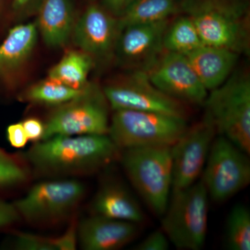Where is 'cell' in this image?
Masks as SVG:
<instances>
[{
    "label": "cell",
    "mask_w": 250,
    "mask_h": 250,
    "mask_svg": "<svg viewBox=\"0 0 250 250\" xmlns=\"http://www.w3.org/2000/svg\"><path fill=\"white\" fill-rule=\"evenodd\" d=\"M121 150L108 135L57 136L34 143L23 157L41 178L92 175L119 160Z\"/></svg>",
    "instance_id": "cell-1"
},
{
    "label": "cell",
    "mask_w": 250,
    "mask_h": 250,
    "mask_svg": "<svg viewBox=\"0 0 250 250\" xmlns=\"http://www.w3.org/2000/svg\"><path fill=\"white\" fill-rule=\"evenodd\" d=\"M204 45L223 47L238 54L250 48L248 4L242 0H182Z\"/></svg>",
    "instance_id": "cell-2"
},
{
    "label": "cell",
    "mask_w": 250,
    "mask_h": 250,
    "mask_svg": "<svg viewBox=\"0 0 250 250\" xmlns=\"http://www.w3.org/2000/svg\"><path fill=\"white\" fill-rule=\"evenodd\" d=\"M86 188L76 178L46 179L14 202L21 220L39 228L70 221L84 198Z\"/></svg>",
    "instance_id": "cell-3"
},
{
    "label": "cell",
    "mask_w": 250,
    "mask_h": 250,
    "mask_svg": "<svg viewBox=\"0 0 250 250\" xmlns=\"http://www.w3.org/2000/svg\"><path fill=\"white\" fill-rule=\"evenodd\" d=\"M203 106L205 116L214 125L217 134L250 154V79L235 72L218 88L210 90Z\"/></svg>",
    "instance_id": "cell-4"
},
{
    "label": "cell",
    "mask_w": 250,
    "mask_h": 250,
    "mask_svg": "<svg viewBox=\"0 0 250 250\" xmlns=\"http://www.w3.org/2000/svg\"><path fill=\"white\" fill-rule=\"evenodd\" d=\"M119 160L130 182L149 209L162 216L172 190L171 147L123 149Z\"/></svg>",
    "instance_id": "cell-5"
},
{
    "label": "cell",
    "mask_w": 250,
    "mask_h": 250,
    "mask_svg": "<svg viewBox=\"0 0 250 250\" xmlns=\"http://www.w3.org/2000/svg\"><path fill=\"white\" fill-rule=\"evenodd\" d=\"M208 192L200 179L190 187L172 190L161 218V229L180 250H199L208 230Z\"/></svg>",
    "instance_id": "cell-6"
},
{
    "label": "cell",
    "mask_w": 250,
    "mask_h": 250,
    "mask_svg": "<svg viewBox=\"0 0 250 250\" xmlns=\"http://www.w3.org/2000/svg\"><path fill=\"white\" fill-rule=\"evenodd\" d=\"M108 136L120 149L172 147L187 131V120L156 112L116 110Z\"/></svg>",
    "instance_id": "cell-7"
},
{
    "label": "cell",
    "mask_w": 250,
    "mask_h": 250,
    "mask_svg": "<svg viewBox=\"0 0 250 250\" xmlns=\"http://www.w3.org/2000/svg\"><path fill=\"white\" fill-rule=\"evenodd\" d=\"M108 106L103 90L89 84L80 96L56 106L49 113L44 123L42 140L57 136L108 135Z\"/></svg>",
    "instance_id": "cell-8"
},
{
    "label": "cell",
    "mask_w": 250,
    "mask_h": 250,
    "mask_svg": "<svg viewBox=\"0 0 250 250\" xmlns=\"http://www.w3.org/2000/svg\"><path fill=\"white\" fill-rule=\"evenodd\" d=\"M249 156L224 136L215 138L201 179L213 201H227L249 185Z\"/></svg>",
    "instance_id": "cell-9"
},
{
    "label": "cell",
    "mask_w": 250,
    "mask_h": 250,
    "mask_svg": "<svg viewBox=\"0 0 250 250\" xmlns=\"http://www.w3.org/2000/svg\"><path fill=\"white\" fill-rule=\"evenodd\" d=\"M103 93L113 110L156 112L187 120V104L171 98L151 83L146 72L135 70L125 80L110 83Z\"/></svg>",
    "instance_id": "cell-10"
},
{
    "label": "cell",
    "mask_w": 250,
    "mask_h": 250,
    "mask_svg": "<svg viewBox=\"0 0 250 250\" xmlns=\"http://www.w3.org/2000/svg\"><path fill=\"white\" fill-rule=\"evenodd\" d=\"M217 132L208 117L188 127L171 147L172 190H181L196 182L202 174Z\"/></svg>",
    "instance_id": "cell-11"
},
{
    "label": "cell",
    "mask_w": 250,
    "mask_h": 250,
    "mask_svg": "<svg viewBox=\"0 0 250 250\" xmlns=\"http://www.w3.org/2000/svg\"><path fill=\"white\" fill-rule=\"evenodd\" d=\"M143 72L158 89L187 104L203 105L208 95L184 54L166 52Z\"/></svg>",
    "instance_id": "cell-12"
},
{
    "label": "cell",
    "mask_w": 250,
    "mask_h": 250,
    "mask_svg": "<svg viewBox=\"0 0 250 250\" xmlns=\"http://www.w3.org/2000/svg\"><path fill=\"white\" fill-rule=\"evenodd\" d=\"M169 23L167 19L123 28L115 47L119 59L136 70H147L164 51L163 38Z\"/></svg>",
    "instance_id": "cell-13"
},
{
    "label": "cell",
    "mask_w": 250,
    "mask_h": 250,
    "mask_svg": "<svg viewBox=\"0 0 250 250\" xmlns=\"http://www.w3.org/2000/svg\"><path fill=\"white\" fill-rule=\"evenodd\" d=\"M118 18L98 5H90L75 22L72 37L83 52L104 57L115 49L119 35Z\"/></svg>",
    "instance_id": "cell-14"
},
{
    "label": "cell",
    "mask_w": 250,
    "mask_h": 250,
    "mask_svg": "<svg viewBox=\"0 0 250 250\" xmlns=\"http://www.w3.org/2000/svg\"><path fill=\"white\" fill-rule=\"evenodd\" d=\"M139 224L90 214L77 225V244L84 250H117L135 239Z\"/></svg>",
    "instance_id": "cell-15"
},
{
    "label": "cell",
    "mask_w": 250,
    "mask_h": 250,
    "mask_svg": "<svg viewBox=\"0 0 250 250\" xmlns=\"http://www.w3.org/2000/svg\"><path fill=\"white\" fill-rule=\"evenodd\" d=\"M73 0H41L36 22L46 45L52 48L66 45L75 26Z\"/></svg>",
    "instance_id": "cell-16"
},
{
    "label": "cell",
    "mask_w": 250,
    "mask_h": 250,
    "mask_svg": "<svg viewBox=\"0 0 250 250\" xmlns=\"http://www.w3.org/2000/svg\"><path fill=\"white\" fill-rule=\"evenodd\" d=\"M91 214L139 224L145 219L141 206L129 189L118 181H106L90 203Z\"/></svg>",
    "instance_id": "cell-17"
},
{
    "label": "cell",
    "mask_w": 250,
    "mask_h": 250,
    "mask_svg": "<svg viewBox=\"0 0 250 250\" xmlns=\"http://www.w3.org/2000/svg\"><path fill=\"white\" fill-rule=\"evenodd\" d=\"M184 55L208 91L228 80L239 54L223 47L203 45Z\"/></svg>",
    "instance_id": "cell-18"
},
{
    "label": "cell",
    "mask_w": 250,
    "mask_h": 250,
    "mask_svg": "<svg viewBox=\"0 0 250 250\" xmlns=\"http://www.w3.org/2000/svg\"><path fill=\"white\" fill-rule=\"evenodd\" d=\"M38 34L36 23L19 24L10 29L0 45V77L15 71L27 62L37 42Z\"/></svg>",
    "instance_id": "cell-19"
},
{
    "label": "cell",
    "mask_w": 250,
    "mask_h": 250,
    "mask_svg": "<svg viewBox=\"0 0 250 250\" xmlns=\"http://www.w3.org/2000/svg\"><path fill=\"white\" fill-rule=\"evenodd\" d=\"M180 9L177 0H135L118 18L120 31L133 24L165 21Z\"/></svg>",
    "instance_id": "cell-20"
},
{
    "label": "cell",
    "mask_w": 250,
    "mask_h": 250,
    "mask_svg": "<svg viewBox=\"0 0 250 250\" xmlns=\"http://www.w3.org/2000/svg\"><path fill=\"white\" fill-rule=\"evenodd\" d=\"M93 62L91 56L83 51H69L50 69L48 78L72 88H84Z\"/></svg>",
    "instance_id": "cell-21"
},
{
    "label": "cell",
    "mask_w": 250,
    "mask_h": 250,
    "mask_svg": "<svg viewBox=\"0 0 250 250\" xmlns=\"http://www.w3.org/2000/svg\"><path fill=\"white\" fill-rule=\"evenodd\" d=\"M90 83L82 88H74L51 79L42 81L24 90L20 100L46 106H60L82 95Z\"/></svg>",
    "instance_id": "cell-22"
},
{
    "label": "cell",
    "mask_w": 250,
    "mask_h": 250,
    "mask_svg": "<svg viewBox=\"0 0 250 250\" xmlns=\"http://www.w3.org/2000/svg\"><path fill=\"white\" fill-rule=\"evenodd\" d=\"M76 216L69 222L66 231L59 236H45L35 233L16 231L14 234V249L18 250H74L77 247Z\"/></svg>",
    "instance_id": "cell-23"
},
{
    "label": "cell",
    "mask_w": 250,
    "mask_h": 250,
    "mask_svg": "<svg viewBox=\"0 0 250 250\" xmlns=\"http://www.w3.org/2000/svg\"><path fill=\"white\" fill-rule=\"evenodd\" d=\"M203 45L195 24L187 15L169 24L163 38L166 52L187 54Z\"/></svg>",
    "instance_id": "cell-24"
},
{
    "label": "cell",
    "mask_w": 250,
    "mask_h": 250,
    "mask_svg": "<svg viewBox=\"0 0 250 250\" xmlns=\"http://www.w3.org/2000/svg\"><path fill=\"white\" fill-rule=\"evenodd\" d=\"M225 244L229 250H250V212L246 206L236 205L229 213Z\"/></svg>",
    "instance_id": "cell-25"
},
{
    "label": "cell",
    "mask_w": 250,
    "mask_h": 250,
    "mask_svg": "<svg viewBox=\"0 0 250 250\" xmlns=\"http://www.w3.org/2000/svg\"><path fill=\"white\" fill-rule=\"evenodd\" d=\"M32 173L22 155L8 153L0 147V190L27 183Z\"/></svg>",
    "instance_id": "cell-26"
},
{
    "label": "cell",
    "mask_w": 250,
    "mask_h": 250,
    "mask_svg": "<svg viewBox=\"0 0 250 250\" xmlns=\"http://www.w3.org/2000/svg\"><path fill=\"white\" fill-rule=\"evenodd\" d=\"M169 241L162 229L156 230L148 235L146 238L134 247L136 250H167Z\"/></svg>",
    "instance_id": "cell-27"
},
{
    "label": "cell",
    "mask_w": 250,
    "mask_h": 250,
    "mask_svg": "<svg viewBox=\"0 0 250 250\" xmlns=\"http://www.w3.org/2000/svg\"><path fill=\"white\" fill-rule=\"evenodd\" d=\"M21 221L14 204L0 198V229L11 228Z\"/></svg>",
    "instance_id": "cell-28"
},
{
    "label": "cell",
    "mask_w": 250,
    "mask_h": 250,
    "mask_svg": "<svg viewBox=\"0 0 250 250\" xmlns=\"http://www.w3.org/2000/svg\"><path fill=\"white\" fill-rule=\"evenodd\" d=\"M28 140L36 143L40 142L45 132V124L36 118H29L21 122Z\"/></svg>",
    "instance_id": "cell-29"
},
{
    "label": "cell",
    "mask_w": 250,
    "mask_h": 250,
    "mask_svg": "<svg viewBox=\"0 0 250 250\" xmlns=\"http://www.w3.org/2000/svg\"><path fill=\"white\" fill-rule=\"evenodd\" d=\"M6 136L9 144L18 149L25 147L29 141L22 123L10 125L6 129Z\"/></svg>",
    "instance_id": "cell-30"
},
{
    "label": "cell",
    "mask_w": 250,
    "mask_h": 250,
    "mask_svg": "<svg viewBox=\"0 0 250 250\" xmlns=\"http://www.w3.org/2000/svg\"><path fill=\"white\" fill-rule=\"evenodd\" d=\"M135 0H103L104 8L115 17L119 18Z\"/></svg>",
    "instance_id": "cell-31"
},
{
    "label": "cell",
    "mask_w": 250,
    "mask_h": 250,
    "mask_svg": "<svg viewBox=\"0 0 250 250\" xmlns=\"http://www.w3.org/2000/svg\"><path fill=\"white\" fill-rule=\"evenodd\" d=\"M41 1V0H13V9L18 14H24L32 7L33 5L37 4L39 6Z\"/></svg>",
    "instance_id": "cell-32"
},
{
    "label": "cell",
    "mask_w": 250,
    "mask_h": 250,
    "mask_svg": "<svg viewBox=\"0 0 250 250\" xmlns=\"http://www.w3.org/2000/svg\"><path fill=\"white\" fill-rule=\"evenodd\" d=\"M0 1H1V0H0Z\"/></svg>",
    "instance_id": "cell-33"
}]
</instances>
